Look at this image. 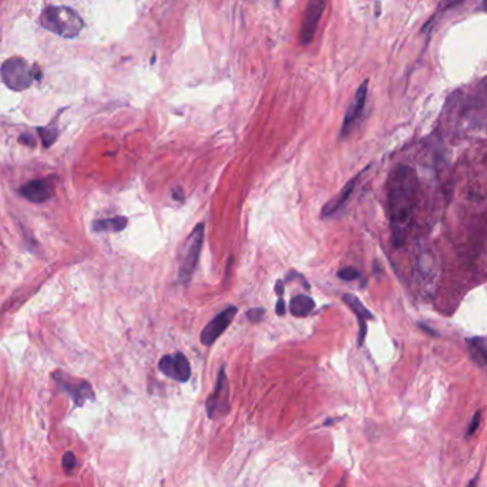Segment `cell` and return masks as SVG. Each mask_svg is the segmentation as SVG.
<instances>
[{
    "label": "cell",
    "mask_w": 487,
    "mask_h": 487,
    "mask_svg": "<svg viewBox=\"0 0 487 487\" xmlns=\"http://www.w3.org/2000/svg\"><path fill=\"white\" fill-rule=\"evenodd\" d=\"M328 0H309L300 30V41L302 46H308L315 37L318 25L321 22V17L325 12Z\"/></svg>",
    "instance_id": "cell-8"
},
{
    "label": "cell",
    "mask_w": 487,
    "mask_h": 487,
    "mask_svg": "<svg viewBox=\"0 0 487 487\" xmlns=\"http://www.w3.org/2000/svg\"><path fill=\"white\" fill-rule=\"evenodd\" d=\"M204 242V224H198L191 231L185 241V251L180 264L178 280L183 284H188L191 281L193 275L197 269V264L200 260V253Z\"/></svg>",
    "instance_id": "cell-4"
},
{
    "label": "cell",
    "mask_w": 487,
    "mask_h": 487,
    "mask_svg": "<svg viewBox=\"0 0 487 487\" xmlns=\"http://www.w3.org/2000/svg\"><path fill=\"white\" fill-rule=\"evenodd\" d=\"M264 316H265V309L264 308H251L248 309L247 312V318H248V321L252 322V324H258L264 320Z\"/></svg>",
    "instance_id": "cell-20"
},
{
    "label": "cell",
    "mask_w": 487,
    "mask_h": 487,
    "mask_svg": "<svg viewBox=\"0 0 487 487\" xmlns=\"http://www.w3.org/2000/svg\"><path fill=\"white\" fill-rule=\"evenodd\" d=\"M281 2V0H277V3H280Z\"/></svg>",
    "instance_id": "cell-30"
},
{
    "label": "cell",
    "mask_w": 487,
    "mask_h": 487,
    "mask_svg": "<svg viewBox=\"0 0 487 487\" xmlns=\"http://www.w3.org/2000/svg\"><path fill=\"white\" fill-rule=\"evenodd\" d=\"M173 198L177 201H184V191L181 189V187L173 188Z\"/></svg>",
    "instance_id": "cell-25"
},
{
    "label": "cell",
    "mask_w": 487,
    "mask_h": 487,
    "mask_svg": "<svg viewBox=\"0 0 487 487\" xmlns=\"http://www.w3.org/2000/svg\"><path fill=\"white\" fill-rule=\"evenodd\" d=\"M338 277L344 281H355V280L361 278V272H359L353 267H345V268L338 271Z\"/></svg>",
    "instance_id": "cell-18"
},
{
    "label": "cell",
    "mask_w": 487,
    "mask_h": 487,
    "mask_svg": "<svg viewBox=\"0 0 487 487\" xmlns=\"http://www.w3.org/2000/svg\"><path fill=\"white\" fill-rule=\"evenodd\" d=\"M470 344V351L472 355L475 356V359L477 362H481L484 365H487V348L483 346V340H479V338H475V340L469 341Z\"/></svg>",
    "instance_id": "cell-17"
},
{
    "label": "cell",
    "mask_w": 487,
    "mask_h": 487,
    "mask_svg": "<svg viewBox=\"0 0 487 487\" xmlns=\"http://www.w3.org/2000/svg\"><path fill=\"white\" fill-rule=\"evenodd\" d=\"M52 376L54 379V382L57 384V386L70 396L74 406L81 408V406H84L86 402L94 400L96 396H94L93 388L87 382V380L73 377L63 371H56V372H53Z\"/></svg>",
    "instance_id": "cell-5"
},
{
    "label": "cell",
    "mask_w": 487,
    "mask_h": 487,
    "mask_svg": "<svg viewBox=\"0 0 487 487\" xmlns=\"http://www.w3.org/2000/svg\"><path fill=\"white\" fill-rule=\"evenodd\" d=\"M2 80L10 90L22 92L32 86L34 79V70L28 65L22 57H10L3 63L0 69Z\"/></svg>",
    "instance_id": "cell-3"
},
{
    "label": "cell",
    "mask_w": 487,
    "mask_h": 487,
    "mask_svg": "<svg viewBox=\"0 0 487 487\" xmlns=\"http://www.w3.org/2000/svg\"><path fill=\"white\" fill-rule=\"evenodd\" d=\"M342 301L345 305H348L352 312L356 315L358 322H359V333H358V346H362L365 342L366 338V332H368V327L366 322L375 320L373 313L362 304V301L358 298L356 295L352 293H345L342 295Z\"/></svg>",
    "instance_id": "cell-12"
},
{
    "label": "cell",
    "mask_w": 487,
    "mask_h": 487,
    "mask_svg": "<svg viewBox=\"0 0 487 487\" xmlns=\"http://www.w3.org/2000/svg\"><path fill=\"white\" fill-rule=\"evenodd\" d=\"M275 292L280 296H284V281H277V284H275Z\"/></svg>",
    "instance_id": "cell-26"
},
{
    "label": "cell",
    "mask_w": 487,
    "mask_h": 487,
    "mask_svg": "<svg viewBox=\"0 0 487 487\" xmlns=\"http://www.w3.org/2000/svg\"><path fill=\"white\" fill-rule=\"evenodd\" d=\"M345 481H346V479H345V477H342V479H341V481H340V483H338V484H336L335 487H346Z\"/></svg>",
    "instance_id": "cell-28"
},
{
    "label": "cell",
    "mask_w": 487,
    "mask_h": 487,
    "mask_svg": "<svg viewBox=\"0 0 487 487\" xmlns=\"http://www.w3.org/2000/svg\"><path fill=\"white\" fill-rule=\"evenodd\" d=\"M19 193L28 201L34 204H41L49 201L56 193V177L32 180L20 187Z\"/></svg>",
    "instance_id": "cell-9"
},
{
    "label": "cell",
    "mask_w": 487,
    "mask_h": 487,
    "mask_svg": "<svg viewBox=\"0 0 487 487\" xmlns=\"http://www.w3.org/2000/svg\"><path fill=\"white\" fill-rule=\"evenodd\" d=\"M481 8L484 9V12H487V0H483V3H481Z\"/></svg>",
    "instance_id": "cell-29"
},
{
    "label": "cell",
    "mask_w": 487,
    "mask_h": 487,
    "mask_svg": "<svg viewBox=\"0 0 487 487\" xmlns=\"http://www.w3.org/2000/svg\"><path fill=\"white\" fill-rule=\"evenodd\" d=\"M61 464H63V469H65L66 473H72L77 468V459H76L74 453L66 452L65 455H63Z\"/></svg>",
    "instance_id": "cell-19"
},
{
    "label": "cell",
    "mask_w": 487,
    "mask_h": 487,
    "mask_svg": "<svg viewBox=\"0 0 487 487\" xmlns=\"http://www.w3.org/2000/svg\"><path fill=\"white\" fill-rule=\"evenodd\" d=\"M463 2V0H444V3H443V6L440 8V10L443 9V10H448V9H450V8H453V6H457L459 3H462Z\"/></svg>",
    "instance_id": "cell-24"
},
{
    "label": "cell",
    "mask_w": 487,
    "mask_h": 487,
    "mask_svg": "<svg viewBox=\"0 0 487 487\" xmlns=\"http://www.w3.org/2000/svg\"><path fill=\"white\" fill-rule=\"evenodd\" d=\"M237 312H238L237 307H228L227 309L221 311L213 321H209L201 332V344L205 346L213 345L228 329L231 322L234 321Z\"/></svg>",
    "instance_id": "cell-10"
},
{
    "label": "cell",
    "mask_w": 487,
    "mask_h": 487,
    "mask_svg": "<svg viewBox=\"0 0 487 487\" xmlns=\"http://www.w3.org/2000/svg\"><path fill=\"white\" fill-rule=\"evenodd\" d=\"M40 25L46 30L65 39H73L84 28L83 19L66 6H49L40 14Z\"/></svg>",
    "instance_id": "cell-2"
},
{
    "label": "cell",
    "mask_w": 487,
    "mask_h": 487,
    "mask_svg": "<svg viewBox=\"0 0 487 487\" xmlns=\"http://www.w3.org/2000/svg\"><path fill=\"white\" fill-rule=\"evenodd\" d=\"M37 133L41 138V143H43L45 148H50L57 137H59V129H57V118H54L49 125L46 127H37Z\"/></svg>",
    "instance_id": "cell-16"
},
{
    "label": "cell",
    "mask_w": 487,
    "mask_h": 487,
    "mask_svg": "<svg viewBox=\"0 0 487 487\" xmlns=\"http://www.w3.org/2000/svg\"><path fill=\"white\" fill-rule=\"evenodd\" d=\"M19 143L23 144V145H28V147H34L36 145V140H34L32 133H23L22 136L19 137Z\"/></svg>",
    "instance_id": "cell-22"
},
{
    "label": "cell",
    "mask_w": 487,
    "mask_h": 487,
    "mask_svg": "<svg viewBox=\"0 0 487 487\" xmlns=\"http://www.w3.org/2000/svg\"><path fill=\"white\" fill-rule=\"evenodd\" d=\"M476 484H477V476L473 477V479L469 481V484L466 486V487H476Z\"/></svg>",
    "instance_id": "cell-27"
},
{
    "label": "cell",
    "mask_w": 487,
    "mask_h": 487,
    "mask_svg": "<svg viewBox=\"0 0 487 487\" xmlns=\"http://www.w3.org/2000/svg\"><path fill=\"white\" fill-rule=\"evenodd\" d=\"M207 416L209 419H216L218 416H225L229 412V386L225 375V368L221 366L217 377L216 388L205 402Z\"/></svg>",
    "instance_id": "cell-6"
},
{
    "label": "cell",
    "mask_w": 487,
    "mask_h": 487,
    "mask_svg": "<svg viewBox=\"0 0 487 487\" xmlns=\"http://www.w3.org/2000/svg\"><path fill=\"white\" fill-rule=\"evenodd\" d=\"M129 225V220L125 217H113V218H105V220H96L92 224V228L94 232H104V231H113V232H120L127 228Z\"/></svg>",
    "instance_id": "cell-15"
},
{
    "label": "cell",
    "mask_w": 487,
    "mask_h": 487,
    "mask_svg": "<svg viewBox=\"0 0 487 487\" xmlns=\"http://www.w3.org/2000/svg\"><path fill=\"white\" fill-rule=\"evenodd\" d=\"M275 312H277L278 316H284L285 315L287 305H285V301H284V296H280V298H278V302H277V305H275Z\"/></svg>",
    "instance_id": "cell-23"
},
{
    "label": "cell",
    "mask_w": 487,
    "mask_h": 487,
    "mask_svg": "<svg viewBox=\"0 0 487 487\" xmlns=\"http://www.w3.org/2000/svg\"><path fill=\"white\" fill-rule=\"evenodd\" d=\"M368 86H369V80H365L361 86L358 87L355 97L349 105V109L346 110V114L344 117V123H342V129H341V137H346L352 127L355 125V123L359 120V117L362 116L365 104H366V99H368Z\"/></svg>",
    "instance_id": "cell-11"
},
{
    "label": "cell",
    "mask_w": 487,
    "mask_h": 487,
    "mask_svg": "<svg viewBox=\"0 0 487 487\" xmlns=\"http://www.w3.org/2000/svg\"><path fill=\"white\" fill-rule=\"evenodd\" d=\"M315 308V302L308 295H296L289 301V312L296 318L308 316Z\"/></svg>",
    "instance_id": "cell-14"
},
{
    "label": "cell",
    "mask_w": 487,
    "mask_h": 487,
    "mask_svg": "<svg viewBox=\"0 0 487 487\" xmlns=\"http://www.w3.org/2000/svg\"><path fill=\"white\" fill-rule=\"evenodd\" d=\"M416 193L417 176L413 168L408 165L397 167L391 176L388 187V216L392 242L396 248L404 247L411 234Z\"/></svg>",
    "instance_id": "cell-1"
},
{
    "label": "cell",
    "mask_w": 487,
    "mask_h": 487,
    "mask_svg": "<svg viewBox=\"0 0 487 487\" xmlns=\"http://www.w3.org/2000/svg\"><path fill=\"white\" fill-rule=\"evenodd\" d=\"M480 417H481V412L475 413V416H473V419L470 422V425H469V429H468V436L475 435V432L477 431V428L480 425Z\"/></svg>",
    "instance_id": "cell-21"
},
{
    "label": "cell",
    "mask_w": 487,
    "mask_h": 487,
    "mask_svg": "<svg viewBox=\"0 0 487 487\" xmlns=\"http://www.w3.org/2000/svg\"><path fill=\"white\" fill-rule=\"evenodd\" d=\"M158 369L167 377L174 379L181 384L188 382L189 377H191V365H189L187 356L181 352L164 355L158 362Z\"/></svg>",
    "instance_id": "cell-7"
},
{
    "label": "cell",
    "mask_w": 487,
    "mask_h": 487,
    "mask_svg": "<svg viewBox=\"0 0 487 487\" xmlns=\"http://www.w3.org/2000/svg\"><path fill=\"white\" fill-rule=\"evenodd\" d=\"M359 176L361 174H358L356 177H353L348 184H345V187L341 189L340 193H338L332 200H329L324 207H322V217H331L333 216L336 211H340V208L348 201V198L351 197L352 191H353V188H355V184L356 181L359 180Z\"/></svg>",
    "instance_id": "cell-13"
}]
</instances>
